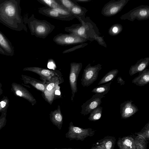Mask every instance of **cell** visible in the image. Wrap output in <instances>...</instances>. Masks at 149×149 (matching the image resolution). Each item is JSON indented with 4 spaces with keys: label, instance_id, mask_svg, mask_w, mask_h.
Returning <instances> with one entry per match:
<instances>
[{
    "label": "cell",
    "instance_id": "obj_1",
    "mask_svg": "<svg viewBox=\"0 0 149 149\" xmlns=\"http://www.w3.org/2000/svg\"><path fill=\"white\" fill-rule=\"evenodd\" d=\"M20 0H0V22L17 31L27 29L21 15Z\"/></svg>",
    "mask_w": 149,
    "mask_h": 149
},
{
    "label": "cell",
    "instance_id": "obj_2",
    "mask_svg": "<svg viewBox=\"0 0 149 149\" xmlns=\"http://www.w3.org/2000/svg\"><path fill=\"white\" fill-rule=\"evenodd\" d=\"M76 18L79 20L80 23L65 27V31L75 34L91 41L94 40L95 36H99L100 33L98 28L89 17H77Z\"/></svg>",
    "mask_w": 149,
    "mask_h": 149
},
{
    "label": "cell",
    "instance_id": "obj_3",
    "mask_svg": "<svg viewBox=\"0 0 149 149\" xmlns=\"http://www.w3.org/2000/svg\"><path fill=\"white\" fill-rule=\"evenodd\" d=\"M24 20L27 24L31 34L37 38H45L55 28V26L48 21L36 18L33 14L29 18L24 19Z\"/></svg>",
    "mask_w": 149,
    "mask_h": 149
},
{
    "label": "cell",
    "instance_id": "obj_4",
    "mask_svg": "<svg viewBox=\"0 0 149 149\" xmlns=\"http://www.w3.org/2000/svg\"><path fill=\"white\" fill-rule=\"evenodd\" d=\"M120 18L121 20L127 19L132 22L135 19L139 21L147 20L149 19V6L141 5L122 15Z\"/></svg>",
    "mask_w": 149,
    "mask_h": 149
},
{
    "label": "cell",
    "instance_id": "obj_5",
    "mask_svg": "<svg viewBox=\"0 0 149 149\" xmlns=\"http://www.w3.org/2000/svg\"><path fill=\"white\" fill-rule=\"evenodd\" d=\"M102 66L100 64L93 66L91 64L87 65L84 70L81 79V84L83 87L89 86L97 80Z\"/></svg>",
    "mask_w": 149,
    "mask_h": 149
},
{
    "label": "cell",
    "instance_id": "obj_6",
    "mask_svg": "<svg viewBox=\"0 0 149 149\" xmlns=\"http://www.w3.org/2000/svg\"><path fill=\"white\" fill-rule=\"evenodd\" d=\"M53 41L57 45L68 46L84 43L87 40L75 34L60 33L54 37Z\"/></svg>",
    "mask_w": 149,
    "mask_h": 149
},
{
    "label": "cell",
    "instance_id": "obj_7",
    "mask_svg": "<svg viewBox=\"0 0 149 149\" xmlns=\"http://www.w3.org/2000/svg\"><path fill=\"white\" fill-rule=\"evenodd\" d=\"M130 0H111L105 4L101 13L107 17L114 16L120 12Z\"/></svg>",
    "mask_w": 149,
    "mask_h": 149
},
{
    "label": "cell",
    "instance_id": "obj_8",
    "mask_svg": "<svg viewBox=\"0 0 149 149\" xmlns=\"http://www.w3.org/2000/svg\"><path fill=\"white\" fill-rule=\"evenodd\" d=\"M82 67L81 63L72 62L70 64L69 82L71 90V100L73 102L75 93L77 91V82Z\"/></svg>",
    "mask_w": 149,
    "mask_h": 149
},
{
    "label": "cell",
    "instance_id": "obj_9",
    "mask_svg": "<svg viewBox=\"0 0 149 149\" xmlns=\"http://www.w3.org/2000/svg\"><path fill=\"white\" fill-rule=\"evenodd\" d=\"M26 70L34 72L40 77L42 81H49L56 77H62L61 72L59 70H53L47 68L38 67H29L25 68Z\"/></svg>",
    "mask_w": 149,
    "mask_h": 149
},
{
    "label": "cell",
    "instance_id": "obj_10",
    "mask_svg": "<svg viewBox=\"0 0 149 149\" xmlns=\"http://www.w3.org/2000/svg\"><path fill=\"white\" fill-rule=\"evenodd\" d=\"M68 136L70 138L83 140L88 136H92L95 133V130L91 128L84 129L74 126L72 122L70 123Z\"/></svg>",
    "mask_w": 149,
    "mask_h": 149
},
{
    "label": "cell",
    "instance_id": "obj_11",
    "mask_svg": "<svg viewBox=\"0 0 149 149\" xmlns=\"http://www.w3.org/2000/svg\"><path fill=\"white\" fill-rule=\"evenodd\" d=\"M64 81L62 77H56L46 83L45 90L42 94L45 99L51 104L54 99V92L58 85Z\"/></svg>",
    "mask_w": 149,
    "mask_h": 149
},
{
    "label": "cell",
    "instance_id": "obj_12",
    "mask_svg": "<svg viewBox=\"0 0 149 149\" xmlns=\"http://www.w3.org/2000/svg\"><path fill=\"white\" fill-rule=\"evenodd\" d=\"M105 97L102 94H95L81 106V113L85 116L90 113L93 110L100 106L102 99Z\"/></svg>",
    "mask_w": 149,
    "mask_h": 149
},
{
    "label": "cell",
    "instance_id": "obj_13",
    "mask_svg": "<svg viewBox=\"0 0 149 149\" xmlns=\"http://www.w3.org/2000/svg\"><path fill=\"white\" fill-rule=\"evenodd\" d=\"M133 102L130 100L121 103L120 113L121 118L125 119L130 118L139 111L138 107L132 103Z\"/></svg>",
    "mask_w": 149,
    "mask_h": 149
},
{
    "label": "cell",
    "instance_id": "obj_14",
    "mask_svg": "<svg viewBox=\"0 0 149 149\" xmlns=\"http://www.w3.org/2000/svg\"><path fill=\"white\" fill-rule=\"evenodd\" d=\"M0 46L6 55L12 56L15 54L14 47L6 36L0 31Z\"/></svg>",
    "mask_w": 149,
    "mask_h": 149
},
{
    "label": "cell",
    "instance_id": "obj_15",
    "mask_svg": "<svg viewBox=\"0 0 149 149\" xmlns=\"http://www.w3.org/2000/svg\"><path fill=\"white\" fill-rule=\"evenodd\" d=\"M39 13L47 17L64 21H69L65 17L60 15L54 9L47 6L42 7L38 9Z\"/></svg>",
    "mask_w": 149,
    "mask_h": 149
},
{
    "label": "cell",
    "instance_id": "obj_16",
    "mask_svg": "<svg viewBox=\"0 0 149 149\" xmlns=\"http://www.w3.org/2000/svg\"><path fill=\"white\" fill-rule=\"evenodd\" d=\"M149 64V57L142 58L138 60L136 63L130 67L129 74L133 76L136 73L143 71Z\"/></svg>",
    "mask_w": 149,
    "mask_h": 149
},
{
    "label": "cell",
    "instance_id": "obj_17",
    "mask_svg": "<svg viewBox=\"0 0 149 149\" xmlns=\"http://www.w3.org/2000/svg\"><path fill=\"white\" fill-rule=\"evenodd\" d=\"M117 144L119 149H136L134 136L119 138Z\"/></svg>",
    "mask_w": 149,
    "mask_h": 149
},
{
    "label": "cell",
    "instance_id": "obj_18",
    "mask_svg": "<svg viewBox=\"0 0 149 149\" xmlns=\"http://www.w3.org/2000/svg\"><path fill=\"white\" fill-rule=\"evenodd\" d=\"M139 73V75L132 80V83L140 86H144L148 84L149 69L146 68Z\"/></svg>",
    "mask_w": 149,
    "mask_h": 149
},
{
    "label": "cell",
    "instance_id": "obj_19",
    "mask_svg": "<svg viewBox=\"0 0 149 149\" xmlns=\"http://www.w3.org/2000/svg\"><path fill=\"white\" fill-rule=\"evenodd\" d=\"M49 115L50 120L54 124L57 126L62 124L63 116L60 105H58L56 109L51 111Z\"/></svg>",
    "mask_w": 149,
    "mask_h": 149
},
{
    "label": "cell",
    "instance_id": "obj_20",
    "mask_svg": "<svg viewBox=\"0 0 149 149\" xmlns=\"http://www.w3.org/2000/svg\"><path fill=\"white\" fill-rule=\"evenodd\" d=\"M116 141L115 137L107 136L99 140L98 145L103 149H114Z\"/></svg>",
    "mask_w": 149,
    "mask_h": 149
},
{
    "label": "cell",
    "instance_id": "obj_21",
    "mask_svg": "<svg viewBox=\"0 0 149 149\" xmlns=\"http://www.w3.org/2000/svg\"><path fill=\"white\" fill-rule=\"evenodd\" d=\"M27 82L31 84L34 88L42 93L44 92L46 82L30 77L27 78Z\"/></svg>",
    "mask_w": 149,
    "mask_h": 149
},
{
    "label": "cell",
    "instance_id": "obj_22",
    "mask_svg": "<svg viewBox=\"0 0 149 149\" xmlns=\"http://www.w3.org/2000/svg\"><path fill=\"white\" fill-rule=\"evenodd\" d=\"M118 72L117 69H114L109 71L101 79L98 85H100L113 81Z\"/></svg>",
    "mask_w": 149,
    "mask_h": 149
},
{
    "label": "cell",
    "instance_id": "obj_23",
    "mask_svg": "<svg viewBox=\"0 0 149 149\" xmlns=\"http://www.w3.org/2000/svg\"><path fill=\"white\" fill-rule=\"evenodd\" d=\"M76 17H85L88 10L85 8L79 6L78 3L73 6L69 10Z\"/></svg>",
    "mask_w": 149,
    "mask_h": 149
},
{
    "label": "cell",
    "instance_id": "obj_24",
    "mask_svg": "<svg viewBox=\"0 0 149 149\" xmlns=\"http://www.w3.org/2000/svg\"><path fill=\"white\" fill-rule=\"evenodd\" d=\"M111 82H110L102 85H100L95 87L91 91L95 94L104 95L107 94L110 90V86Z\"/></svg>",
    "mask_w": 149,
    "mask_h": 149
},
{
    "label": "cell",
    "instance_id": "obj_25",
    "mask_svg": "<svg viewBox=\"0 0 149 149\" xmlns=\"http://www.w3.org/2000/svg\"><path fill=\"white\" fill-rule=\"evenodd\" d=\"M102 107L99 106L90 113L88 118L91 121H95L100 119L101 117L102 113Z\"/></svg>",
    "mask_w": 149,
    "mask_h": 149
},
{
    "label": "cell",
    "instance_id": "obj_26",
    "mask_svg": "<svg viewBox=\"0 0 149 149\" xmlns=\"http://www.w3.org/2000/svg\"><path fill=\"white\" fill-rule=\"evenodd\" d=\"M58 12L60 15L68 19L69 21L76 18V17L70 12L64 8L61 5L55 9H53Z\"/></svg>",
    "mask_w": 149,
    "mask_h": 149
},
{
    "label": "cell",
    "instance_id": "obj_27",
    "mask_svg": "<svg viewBox=\"0 0 149 149\" xmlns=\"http://www.w3.org/2000/svg\"><path fill=\"white\" fill-rule=\"evenodd\" d=\"M136 149H146L147 140L139 136H134Z\"/></svg>",
    "mask_w": 149,
    "mask_h": 149
},
{
    "label": "cell",
    "instance_id": "obj_28",
    "mask_svg": "<svg viewBox=\"0 0 149 149\" xmlns=\"http://www.w3.org/2000/svg\"><path fill=\"white\" fill-rule=\"evenodd\" d=\"M123 27L120 24L116 23L112 25L109 29L108 33L112 36H115L120 33L122 31Z\"/></svg>",
    "mask_w": 149,
    "mask_h": 149
},
{
    "label": "cell",
    "instance_id": "obj_29",
    "mask_svg": "<svg viewBox=\"0 0 149 149\" xmlns=\"http://www.w3.org/2000/svg\"><path fill=\"white\" fill-rule=\"evenodd\" d=\"M40 3L45 5L46 6L52 9H55L61 5L56 0H37Z\"/></svg>",
    "mask_w": 149,
    "mask_h": 149
},
{
    "label": "cell",
    "instance_id": "obj_30",
    "mask_svg": "<svg viewBox=\"0 0 149 149\" xmlns=\"http://www.w3.org/2000/svg\"><path fill=\"white\" fill-rule=\"evenodd\" d=\"M56 1L64 8L69 10L73 6L77 4L73 0H56Z\"/></svg>",
    "mask_w": 149,
    "mask_h": 149
},
{
    "label": "cell",
    "instance_id": "obj_31",
    "mask_svg": "<svg viewBox=\"0 0 149 149\" xmlns=\"http://www.w3.org/2000/svg\"><path fill=\"white\" fill-rule=\"evenodd\" d=\"M135 134L141 136L146 140L149 139V122L147 123L145 126L139 132L136 133Z\"/></svg>",
    "mask_w": 149,
    "mask_h": 149
},
{
    "label": "cell",
    "instance_id": "obj_32",
    "mask_svg": "<svg viewBox=\"0 0 149 149\" xmlns=\"http://www.w3.org/2000/svg\"><path fill=\"white\" fill-rule=\"evenodd\" d=\"M88 45L87 43H84L78 44L71 48L65 50L62 52L63 54H66L75 51V50L83 48Z\"/></svg>",
    "mask_w": 149,
    "mask_h": 149
},
{
    "label": "cell",
    "instance_id": "obj_33",
    "mask_svg": "<svg viewBox=\"0 0 149 149\" xmlns=\"http://www.w3.org/2000/svg\"><path fill=\"white\" fill-rule=\"evenodd\" d=\"M103 37H103L97 35H96L94 37V40L97 41L100 45L106 48L107 45L104 40Z\"/></svg>",
    "mask_w": 149,
    "mask_h": 149
},
{
    "label": "cell",
    "instance_id": "obj_34",
    "mask_svg": "<svg viewBox=\"0 0 149 149\" xmlns=\"http://www.w3.org/2000/svg\"><path fill=\"white\" fill-rule=\"evenodd\" d=\"M54 99H55V97H57V96H60L61 95V92L60 90V87L58 86L55 90L54 93Z\"/></svg>",
    "mask_w": 149,
    "mask_h": 149
},
{
    "label": "cell",
    "instance_id": "obj_35",
    "mask_svg": "<svg viewBox=\"0 0 149 149\" xmlns=\"http://www.w3.org/2000/svg\"><path fill=\"white\" fill-rule=\"evenodd\" d=\"M117 83L120 84V85H124L125 83V81L122 79L121 77H118L117 79Z\"/></svg>",
    "mask_w": 149,
    "mask_h": 149
},
{
    "label": "cell",
    "instance_id": "obj_36",
    "mask_svg": "<svg viewBox=\"0 0 149 149\" xmlns=\"http://www.w3.org/2000/svg\"><path fill=\"white\" fill-rule=\"evenodd\" d=\"M76 3L77 2H87L91 1V0H73Z\"/></svg>",
    "mask_w": 149,
    "mask_h": 149
},
{
    "label": "cell",
    "instance_id": "obj_37",
    "mask_svg": "<svg viewBox=\"0 0 149 149\" xmlns=\"http://www.w3.org/2000/svg\"><path fill=\"white\" fill-rule=\"evenodd\" d=\"M91 149H103L100 146L97 145L93 146Z\"/></svg>",
    "mask_w": 149,
    "mask_h": 149
},
{
    "label": "cell",
    "instance_id": "obj_38",
    "mask_svg": "<svg viewBox=\"0 0 149 149\" xmlns=\"http://www.w3.org/2000/svg\"><path fill=\"white\" fill-rule=\"evenodd\" d=\"M16 93L17 95L20 97H22L23 96V93L20 91L17 90L16 91Z\"/></svg>",
    "mask_w": 149,
    "mask_h": 149
},
{
    "label": "cell",
    "instance_id": "obj_39",
    "mask_svg": "<svg viewBox=\"0 0 149 149\" xmlns=\"http://www.w3.org/2000/svg\"><path fill=\"white\" fill-rule=\"evenodd\" d=\"M1 105V107L4 108L6 106V103L3 101H2L0 102Z\"/></svg>",
    "mask_w": 149,
    "mask_h": 149
},
{
    "label": "cell",
    "instance_id": "obj_40",
    "mask_svg": "<svg viewBox=\"0 0 149 149\" xmlns=\"http://www.w3.org/2000/svg\"><path fill=\"white\" fill-rule=\"evenodd\" d=\"M0 54L2 55H6L5 53L0 46Z\"/></svg>",
    "mask_w": 149,
    "mask_h": 149
},
{
    "label": "cell",
    "instance_id": "obj_41",
    "mask_svg": "<svg viewBox=\"0 0 149 149\" xmlns=\"http://www.w3.org/2000/svg\"><path fill=\"white\" fill-rule=\"evenodd\" d=\"M3 125L0 124V130L3 127Z\"/></svg>",
    "mask_w": 149,
    "mask_h": 149
}]
</instances>
